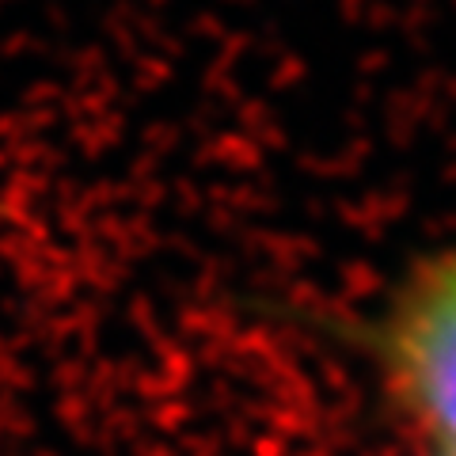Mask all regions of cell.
Wrapping results in <instances>:
<instances>
[{"label":"cell","instance_id":"obj_1","mask_svg":"<svg viewBox=\"0 0 456 456\" xmlns=\"http://www.w3.org/2000/svg\"><path fill=\"white\" fill-rule=\"evenodd\" d=\"M354 338L419 449H456V240L422 251Z\"/></svg>","mask_w":456,"mask_h":456},{"label":"cell","instance_id":"obj_2","mask_svg":"<svg viewBox=\"0 0 456 456\" xmlns=\"http://www.w3.org/2000/svg\"><path fill=\"white\" fill-rule=\"evenodd\" d=\"M419 456H456V449H419Z\"/></svg>","mask_w":456,"mask_h":456}]
</instances>
